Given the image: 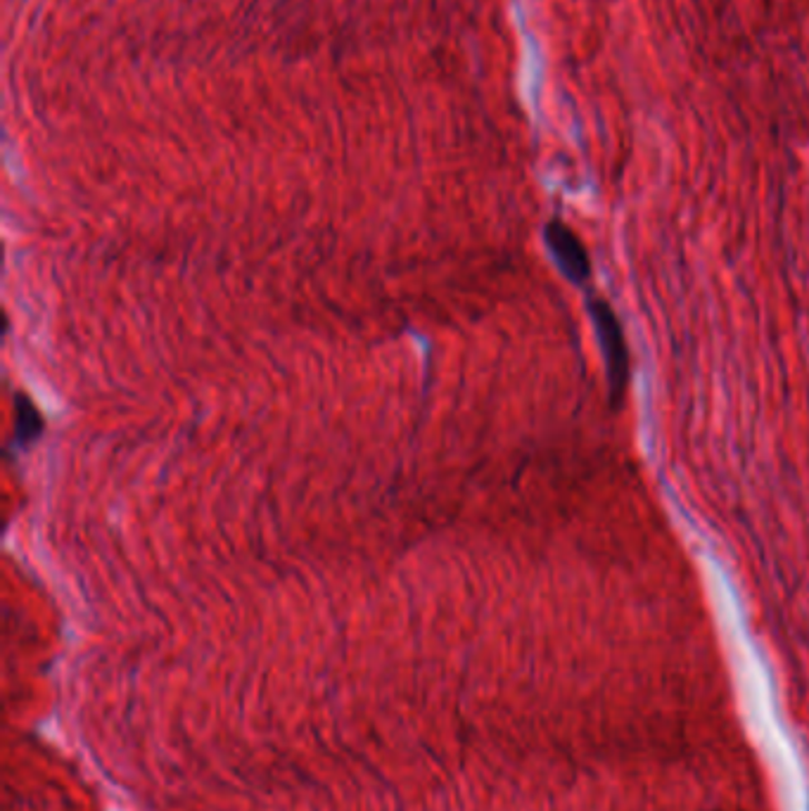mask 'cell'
I'll use <instances>...</instances> for the list:
<instances>
[{
  "mask_svg": "<svg viewBox=\"0 0 809 811\" xmlns=\"http://www.w3.org/2000/svg\"><path fill=\"white\" fill-rule=\"evenodd\" d=\"M549 240L560 259V267L566 269V273L570 278H575L577 283H582V280L589 276V261H587V254L582 250V244H579V240L562 226L549 228Z\"/></svg>",
  "mask_w": 809,
  "mask_h": 811,
  "instance_id": "obj_2",
  "label": "cell"
},
{
  "mask_svg": "<svg viewBox=\"0 0 809 811\" xmlns=\"http://www.w3.org/2000/svg\"><path fill=\"white\" fill-rule=\"evenodd\" d=\"M596 319H598V328H601V334H603L606 361H608L612 387H622L625 376H627V357H625L622 338L618 332V321L612 319L610 309L603 307V304H596Z\"/></svg>",
  "mask_w": 809,
  "mask_h": 811,
  "instance_id": "obj_1",
  "label": "cell"
}]
</instances>
